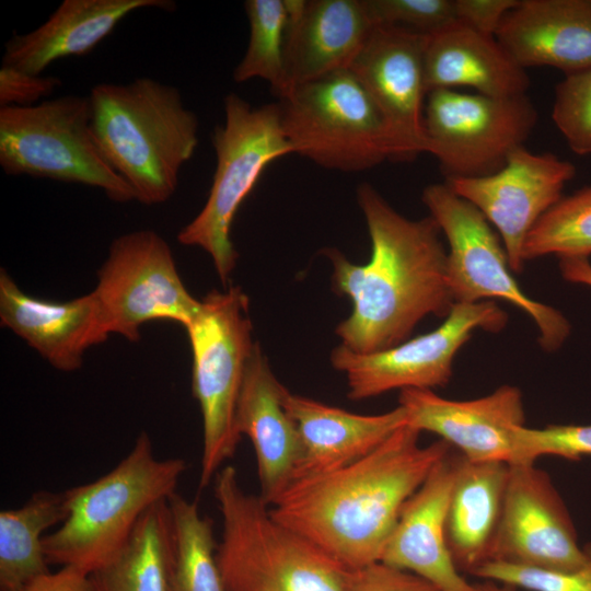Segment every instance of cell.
Here are the masks:
<instances>
[{"label": "cell", "instance_id": "6da1fadb", "mask_svg": "<svg viewBox=\"0 0 591 591\" xmlns=\"http://www.w3.org/2000/svg\"><path fill=\"white\" fill-rule=\"evenodd\" d=\"M357 201L371 240L369 262L354 264L335 248L324 253L333 265L334 291L352 302L350 315L336 327L340 345L371 354L408 339L428 315L445 317L455 303L436 221L407 219L368 183L357 187Z\"/></svg>", "mask_w": 591, "mask_h": 591}, {"label": "cell", "instance_id": "7a4b0ae2", "mask_svg": "<svg viewBox=\"0 0 591 591\" xmlns=\"http://www.w3.org/2000/svg\"><path fill=\"white\" fill-rule=\"evenodd\" d=\"M420 433L406 424L366 456L293 482L270 514L346 569L380 561L404 505L451 452L441 439L421 445Z\"/></svg>", "mask_w": 591, "mask_h": 591}, {"label": "cell", "instance_id": "3957f363", "mask_svg": "<svg viewBox=\"0 0 591 591\" xmlns=\"http://www.w3.org/2000/svg\"><path fill=\"white\" fill-rule=\"evenodd\" d=\"M89 99L96 143L136 200L149 206L169 200L198 146L199 120L181 92L142 77L99 83Z\"/></svg>", "mask_w": 591, "mask_h": 591}, {"label": "cell", "instance_id": "277c9868", "mask_svg": "<svg viewBox=\"0 0 591 591\" xmlns=\"http://www.w3.org/2000/svg\"><path fill=\"white\" fill-rule=\"evenodd\" d=\"M187 468L181 457L159 459L146 431L128 454L100 478L65 490L67 517L46 534L48 564L93 575L125 546L142 515L176 493Z\"/></svg>", "mask_w": 591, "mask_h": 591}, {"label": "cell", "instance_id": "5b68a950", "mask_svg": "<svg viewBox=\"0 0 591 591\" xmlns=\"http://www.w3.org/2000/svg\"><path fill=\"white\" fill-rule=\"evenodd\" d=\"M222 520L217 561L227 591H345V570L309 540L273 518L240 485L234 466L215 476Z\"/></svg>", "mask_w": 591, "mask_h": 591}, {"label": "cell", "instance_id": "8992f818", "mask_svg": "<svg viewBox=\"0 0 591 591\" xmlns=\"http://www.w3.org/2000/svg\"><path fill=\"white\" fill-rule=\"evenodd\" d=\"M223 108L224 120L211 136L216 169L207 201L178 232L177 241L208 253L227 288L239 257L230 236L234 217L264 170L293 149L282 128L279 103L253 106L229 93Z\"/></svg>", "mask_w": 591, "mask_h": 591}, {"label": "cell", "instance_id": "52a82bcc", "mask_svg": "<svg viewBox=\"0 0 591 591\" xmlns=\"http://www.w3.org/2000/svg\"><path fill=\"white\" fill-rule=\"evenodd\" d=\"M185 327L193 354V395L202 417L199 486L207 487L231 459L241 436L236 430L237 399L256 341L250 300L239 286L212 290Z\"/></svg>", "mask_w": 591, "mask_h": 591}, {"label": "cell", "instance_id": "ba28073f", "mask_svg": "<svg viewBox=\"0 0 591 591\" xmlns=\"http://www.w3.org/2000/svg\"><path fill=\"white\" fill-rule=\"evenodd\" d=\"M0 165L8 175L96 187L116 202L136 200L96 143L89 96L0 107Z\"/></svg>", "mask_w": 591, "mask_h": 591}, {"label": "cell", "instance_id": "9c48e42d", "mask_svg": "<svg viewBox=\"0 0 591 591\" xmlns=\"http://www.w3.org/2000/svg\"><path fill=\"white\" fill-rule=\"evenodd\" d=\"M279 106L293 153L320 166L362 172L392 161L385 121L351 70L294 86Z\"/></svg>", "mask_w": 591, "mask_h": 591}, {"label": "cell", "instance_id": "30bf717a", "mask_svg": "<svg viewBox=\"0 0 591 591\" xmlns=\"http://www.w3.org/2000/svg\"><path fill=\"white\" fill-rule=\"evenodd\" d=\"M421 199L448 241L447 279L454 303L505 300L531 317L542 349H559L570 334L569 321L520 288L502 241L485 216L445 183L425 187Z\"/></svg>", "mask_w": 591, "mask_h": 591}, {"label": "cell", "instance_id": "8fae6325", "mask_svg": "<svg viewBox=\"0 0 591 591\" xmlns=\"http://www.w3.org/2000/svg\"><path fill=\"white\" fill-rule=\"evenodd\" d=\"M536 121L526 94L495 97L439 89L427 94L424 108L428 153L445 179L499 171L510 153L524 146Z\"/></svg>", "mask_w": 591, "mask_h": 591}, {"label": "cell", "instance_id": "7c38bea8", "mask_svg": "<svg viewBox=\"0 0 591 591\" xmlns=\"http://www.w3.org/2000/svg\"><path fill=\"white\" fill-rule=\"evenodd\" d=\"M109 334L130 341L152 321L186 327L200 309L183 283L172 250L152 230H138L115 239L97 273L92 291Z\"/></svg>", "mask_w": 591, "mask_h": 591}, {"label": "cell", "instance_id": "4fadbf2b", "mask_svg": "<svg viewBox=\"0 0 591 591\" xmlns=\"http://www.w3.org/2000/svg\"><path fill=\"white\" fill-rule=\"evenodd\" d=\"M507 322V313L493 301L455 303L444 321L427 334L371 354L339 345L329 359L346 376L347 396L352 401L393 390H433L449 383L457 351L476 329L497 333Z\"/></svg>", "mask_w": 591, "mask_h": 591}, {"label": "cell", "instance_id": "5bb4252c", "mask_svg": "<svg viewBox=\"0 0 591 591\" xmlns=\"http://www.w3.org/2000/svg\"><path fill=\"white\" fill-rule=\"evenodd\" d=\"M576 171L570 161L551 152L535 153L521 146L493 174L450 178L444 183L496 228L510 268L519 274L525 265L522 252L529 233L564 197V187Z\"/></svg>", "mask_w": 591, "mask_h": 591}, {"label": "cell", "instance_id": "9a60e30c", "mask_svg": "<svg viewBox=\"0 0 591 591\" xmlns=\"http://www.w3.org/2000/svg\"><path fill=\"white\" fill-rule=\"evenodd\" d=\"M584 557L573 521L549 475L535 463L509 464L490 561L570 570Z\"/></svg>", "mask_w": 591, "mask_h": 591}, {"label": "cell", "instance_id": "2e32d148", "mask_svg": "<svg viewBox=\"0 0 591 591\" xmlns=\"http://www.w3.org/2000/svg\"><path fill=\"white\" fill-rule=\"evenodd\" d=\"M427 38L397 27L374 26L350 69L385 121L393 162H412L428 153L424 126Z\"/></svg>", "mask_w": 591, "mask_h": 591}, {"label": "cell", "instance_id": "e0dca14e", "mask_svg": "<svg viewBox=\"0 0 591 591\" xmlns=\"http://www.w3.org/2000/svg\"><path fill=\"white\" fill-rule=\"evenodd\" d=\"M398 405L406 410L408 426L439 436L472 462L511 464L515 430L525 426L522 393L509 384L468 401L444 398L432 390L407 389L399 392Z\"/></svg>", "mask_w": 591, "mask_h": 591}, {"label": "cell", "instance_id": "ac0fdd59", "mask_svg": "<svg viewBox=\"0 0 591 591\" xmlns=\"http://www.w3.org/2000/svg\"><path fill=\"white\" fill-rule=\"evenodd\" d=\"M285 3L288 24L283 96L300 84L350 70L374 28L366 0H285Z\"/></svg>", "mask_w": 591, "mask_h": 591}, {"label": "cell", "instance_id": "d6986e66", "mask_svg": "<svg viewBox=\"0 0 591 591\" xmlns=\"http://www.w3.org/2000/svg\"><path fill=\"white\" fill-rule=\"evenodd\" d=\"M0 321L63 372L81 368L85 351L111 335L92 292L62 302L38 299L25 293L4 269Z\"/></svg>", "mask_w": 591, "mask_h": 591}, {"label": "cell", "instance_id": "ffe728a7", "mask_svg": "<svg viewBox=\"0 0 591 591\" xmlns=\"http://www.w3.org/2000/svg\"><path fill=\"white\" fill-rule=\"evenodd\" d=\"M457 454L441 459L406 501L384 548L382 563L413 572L441 591H473L447 543V512Z\"/></svg>", "mask_w": 591, "mask_h": 591}, {"label": "cell", "instance_id": "44dd1931", "mask_svg": "<svg viewBox=\"0 0 591 591\" xmlns=\"http://www.w3.org/2000/svg\"><path fill=\"white\" fill-rule=\"evenodd\" d=\"M285 391L256 341L245 369L235 424L239 434L253 444L259 496L268 506L293 483L302 455L297 424L283 406Z\"/></svg>", "mask_w": 591, "mask_h": 591}, {"label": "cell", "instance_id": "7402d4cb", "mask_svg": "<svg viewBox=\"0 0 591 591\" xmlns=\"http://www.w3.org/2000/svg\"><path fill=\"white\" fill-rule=\"evenodd\" d=\"M496 39L523 69L552 67L565 76L591 67V0H520Z\"/></svg>", "mask_w": 591, "mask_h": 591}, {"label": "cell", "instance_id": "603a6c76", "mask_svg": "<svg viewBox=\"0 0 591 591\" xmlns=\"http://www.w3.org/2000/svg\"><path fill=\"white\" fill-rule=\"evenodd\" d=\"M282 401L302 443L293 482L333 472L366 456L407 424L401 405L379 415H360L287 389Z\"/></svg>", "mask_w": 591, "mask_h": 591}, {"label": "cell", "instance_id": "cb8c5ba5", "mask_svg": "<svg viewBox=\"0 0 591 591\" xmlns=\"http://www.w3.org/2000/svg\"><path fill=\"white\" fill-rule=\"evenodd\" d=\"M174 7L172 0H63L37 28L5 43L2 65L42 74L58 59L92 51L131 12Z\"/></svg>", "mask_w": 591, "mask_h": 591}, {"label": "cell", "instance_id": "d4e9b609", "mask_svg": "<svg viewBox=\"0 0 591 591\" xmlns=\"http://www.w3.org/2000/svg\"><path fill=\"white\" fill-rule=\"evenodd\" d=\"M425 84L433 90L467 86L495 97L526 94L530 79L496 37L483 35L460 22L428 36Z\"/></svg>", "mask_w": 591, "mask_h": 591}, {"label": "cell", "instance_id": "484cf974", "mask_svg": "<svg viewBox=\"0 0 591 591\" xmlns=\"http://www.w3.org/2000/svg\"><path fill=\"white\" fill-rule=\"evenodd\" d=\"M508 475L507 462H472L457 454L445 531L449 551L461 572L473 575L491 559Z\"/></svg>", "mask_w": 591, "mask_h": 591}, {"label": "cell", "instance_id": "4316f807", "mask_svg": "<svg viewBox=\"0 0 591 591\" xmlns=\"http://www.w3.org/2000/svg\"><path fill=\"white\" fill-rule=\"evenodd\" d=\"M167 500L152 506L120 552L91 575L96 591H172L174 538Z\"/></svg>", "mask_w": 591, "mask_h": 591}, {"label": "cell", "instance_id": "83f0119b", "mask_svg": "<svg viewBox=\"0 0 591 591\" xmlns=\"http://www.w3.org/2000/svg\"><path fill=\"white\" fill-rule=\"evenodd\" d=\"M66 517L65 491L38 490L21 507L0 512L1 591H16L49 571L43 538Z\"/></svg>", "mask_w": 591, "mask_h": 591}, {"label": "cell", "instance_id": "f1b7e54d", "mask_svg": "<svg viewBox=\"0 0 591 591\" xmlns=\"http://www.w3.org/2000/svg\"><path fill=\"white\" fill-rule=\"evenodd\" d=\"M167 502L174 538L172 591H227L211 519L177 491Z\"/></svg>", "mask_w": 591, "mask_h": 591}, {"label": "cell", "instance_id": "f546056e", "mask_svg": "<svg viewBox=\"0 0 591 591\" xmlns=\"http://www.w3.org/2000/svg\"><path fill=\"white\" fill-rule=\"evenodd\" d=\"M244 8L250 26L245 54L233 71L237 83L259 78L281 99L287 91L285 42L288 12L285 0H247Z\"/></svg>", "mask_w": 591, "mask_h": 591}, {"label": "cell", "instance_id": "4dcf8cb0", "mask_svg": "<svg viewBox=\"0 0 591 591\" xmlns=\"http://www.w3.org/2000/svg\"><path fill=\"white\" fill-rule=\"evenodd\" d=\"M547 255H591V184L563 197L529 233L522 252L524 263Z\"/></svg>", "mask_w": 591, "mask_h": 591}, {"label": "cell", "instance_id": "1f68e13d", "mask_svg": "<svg viewBox=\"0 0 591 591\" xmlns=\"http://www.w3.org/2000/svg\"><path fill=\"white\" fill-rule=\"evenodd\" d=\"M552 118L575 154H591V67L556 84Z\"/></svg>", "mask_w": 591, "mask_h": 591}, {"label": "cell", "instance_id": "d6a6232c", "mask_svg": "<svg viewBox=\"0 0 591 591\" xmlns=\"http://www.w3.org/2000/svg\"><path fill=\"white\" fill-rule=\"evenodd\" d=\"M584 561L570 570H544L503 563H486L473 576L526 591H591V542L583 545Z\"/></svg>", "mask_w": 591, "mask_h": 591}, {"label": "cell", "instance_id": "836d02e7", "mask_svg": "<svg viewBox=\"0 0 591 591\" xmlns=\"http://www.w3.org/2000/svg\"><path fill=\"white\" fill-rule=\"evenodd\" d=\"M374 26H392L424 36L457 22L454 0H366Z\"/></svg>", "mask_w": 591, "mask_h": 591}, {"label": "cell", "instance_id": "e575fe53", "mask_svg": "<svg viewBox=\"0 0 591 591\" xmlns=\"http://www.w3.org/2000/svg\"><path fill=\"white\" fill-rule=\"evenodd\" d=\"M579 461L591 456V425L519 427L514 433L513 463H535L541 456Z\"/></svg>", "mask_w": 591, "mask_h": 591}, {"label": "cell", "instance_id": "d590c367", "mask_svg": "<svg viewBox=\"0 0 591 591\" xmlns=\"http://www.w3.org/2000/svg\"><path fill=\"white\" fill-rule=\"evenodd\" d=\"M345 591H441L428 580L382 561L345 570Z\"/></svg>", "mask_w": 591, "mask_h": 591}, {"label": "cell", "instance_id": "8d00e7d4", "mask_svg": "<svg viewBox=\"0 0 591 591\" xmlns=\"http://www.w3.org/2000/svg\"><path fill=\"white\" fill-rule=\"evenodd\" d=\"M56 77L33 74L16 68L1 65L0 105L33 106L50 95L60 85Z\"/></svg>", "mask_w": 591, "mask_h": 591}, {"label": "cell", "instance_id": "74e56055", "mask_svg": "<svg viewBox=\"0 0 591 591\" xmlns=\"http://www.w3.org/2000/svg\"><path fill=\"white\" fill-rule=\"evenodd\" d=\"M520 0H454L457 22L495 37L506 14Z\"/></svg>", "mask_w": 591, "mask_h": 591}, {"label": "cell", "instance_id": "f35d334b", "mask_svg": "<svg viewBox=\"0 0 591 591\" xmlns=\"http://www.w3.org/2000/svg\"><path fill=\"white\" fill-rule=\"evenodd\" d=\"M16 591H96L92 577L74 566H61L25 583Z\"/></svg>", "mask_w": 591, "mask_h": 591}, {"label": "cell", "instance_id": "ab89813d", "mask_svg": "<svg viewBox=\"0 0 591 591\" xmlns=\"http://www.w3.org/2000/svg\"><path fill=\"white\" fill-rule=\"evenodd\" d=\"M559 270L564 279L591 288V263L589 257H561Z\"/></svg>", "mask_w": 591, "mask_h": 591}, {"label": "cell", "instance_id": "60d3db41", "mask_svg": "<svg viewBox=\"0 0 591 591\" xmlns=\"http://www.w3.org/2000/svg\"><path fill=\"white\" fill-rule=\"evenodd\" d=\"M518 590L519 589L510 584H506V583H501V582H497L493 580H483L482 582L473 583V591H518Z\"/></svg>", "mask_w": 591, "mask_h": 591}]
</instances>
